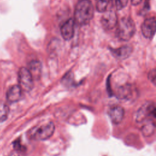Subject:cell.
I'll use <instances>...</instances> for the list:
<instances>
[{"label":"cell","instance_id":"1","mask_svg":"<svg viewBox=\"0 0 156 156\" xmlns=\"http://www.w3.org/2000/svg\"><path fill=\"white\" fill-rule=\"evenodd\" d=\"M93 6L90 0H79L74 10V22L80 25L88 24L93 16Z\"/></svg>","mask_w":156,"mask_h":156},{"label":"cell","instance_id":"4","mask_svg":"<svg viewBox=\"0 0 156 156\" xmlns=\"http://www.w3.org/2000/svg\"><path fill=\"white\" fill-rule=\"evenodd\" d=\"M155 107L152 102H147L137 110L135 115V119L136 122H143L148 120L149 118H155Z\"/></svg>","mask_w":156,"mask_h":156},{"label":"cell","instance_id":"12","mask_svg":"<svg viewBox=\"0 0 156 156\" xmlns=\"http://www.w3.org/2000/svg\"><path fill=\"white\" fill-rule=\"evenodd\" d=\"M133 92V87L131 85H124L118 88L116 91V96L118 98L122 99H127L130 98Z\"/></svg>","mask_w":156,"mask_h":156},{"label":"cell","instance_id":"7","mask_svg":"<svg viewBox=\"0 0 156 156\" xmlns=\"http://www.w3.org/2000/svg\"><path fill=\"white\" fill-rule=\"evenodd\" d=\"M156 21L154 16L146 19L143 23L141 29L143 36L148 39H151L155 32Z\"/></svg>","mask_w":156,"mask_h":156},{"label":"cell","instance_id":"9","mask_svg":"<svg viewBox=\"0 0 156 156\" xmlns=\"http://www.w3.org/2000/svg\"><path fill=\"white\" fill-rule=\"evenodd\" d=\"M74 32V21L73 18L67 20L60 27L61 35L65 40L72 38Z\"/></svg>","mask_w":156,"mask_h":156},{"label":"cell","instance_id":"17","mask_svg":"<svg viewBox=\"0 0 156 156\" xmlns=\"http://www.w3.org/2000/svg\"><path fill=\"white\" fill-rule=\"evenodd\" d=\"M128 0H115V4L117 10H121L126 7Z\"/></svg>","mask_w":156,"mask_h":156},{"label":"cell","instance_id":"2","mask_svg":"<svg viewBox=\"0 0 156 156\" xmlns=\"http://www.w3.org/2000/svg\"><path fill=\"white\" fill-rule=\"evenodd\" d=\"M55 130L54 124L51 121L42 122L29 131V137L36 141H43L49 138Z\"/></svg>","mask_w":156,"mask_h":156},{"label":"cell","instance_id":"19","mask_svg":"<svg viewBox=\"0 0 156 156\" xmlns=\"http://www.w3.org/2000/svg\"><path fill=\"white\" fill-rule=\"evenodd\" d=\"M142 1V0H131V4L133 5H137Z\"/></svg>","mask_w":156,"mask_h":156},{"label":"cell","instance_id":"10","mask_svg":"<svg viewBox=\"0 0 156 156\" xmlns=\"http://www.w3.org/2000/svg\"><path fill=\"white\" fill-rule=\"evenodd\" d=\"M112 55L117 59L123 60L128 58L132 52V47L130 45H124L116 49H111Z\"/></svg>","mask_w":156,"mask_h":156},{"label":"cell","instance_id":"15","mask_svg":"<svg viewBox=\"0 0 156 156\" xmlns=\"http://www.w3.org/2000/svg\"><path fill=\"white\" fill-rule=\"evenodd\" d=\"M112 0H96V9L99 12H105L109 10V7L112 4Z\"/></svg>","mask_w":156,"mask_h":156},{"label":"cell","instance_id":"6","mask_svg":"<svg viewBox=\"0 0 156 156\" xmlns=\"http://www.w3.org/2000/svg\"><path fill=\"white\" fill-rule=\"evenodd\" d=\"M101 23L102 27L106 30L114 29L118 24L117 15L116 13L111 10L104 12L101 18Z\"/></svg>","mask_w":156,"mask_h":156},{"label":"cell","instance_id":"11","mask_svg":"<svg viewBox=\"0 0 156 156\" xmlns=\"http://www.w3.org/2000/svg\"><path fill=\"white\" fill-rule=\"evenodd\" d=\"M22 96V90L18 85L12 86L7 91L6 99L11 103L16 102L20 100Z\"/></svg>","mask_w":156,"mask_h":156},{"label":"cell","instance_id":"20","mask_svg":"<svg viewBox=\"0 0 156 156\" xmlns=\"http://www.w3.org/2000/svg\"><path fill=\"white\" fill-rule=\"evenodd\" d=\"M9 156H21V155L19 152V151H14V152H12Z\"/></svg>","mask_w":156,"mask_h":156},{"label":"cell","instance_id":"3","mask_svg":"<svg viewBox=\"0 0 156 156\" xmlns=\"http://www.w3.org/2000/svg\"><path fill=\"white\" fill-rule=\"evenodd\" d=\"M117 35L122 41H128L135 34L136 28L133 20L129 17L122 18L117 24Z\"/></svg>","mask_w":156,"mask_h":156},{"label":"cell","instance_id":"18","mask_svg":"<svg viewBox=\"0 0 156 156\" xmlns=\"http://www.w3.org/2000/svg\"><path fill=\"white\" fill-rule=\"evenodd\" d=\"M148 78L149 80L154 84L155 85L156 82V71L155 69H151L148 74Z\"/></svg>","mask_w":156,"mask_h":156},{"label":"cell","instance_id":"5","mask_svg":"<svg viewBox=\"0 0 156 156\" xmlns=\"http://www.w3.org/2000/svg\"><path fill=\"white\" fill-rule=\"evenodd\" d=\"M18 83L22 91L29 92L33 88L34 79L27 68L21 67L19 69Z\"/></svg>","mask_w":156,"mask_h":156},{"label":"cell","instance_id":"16","mask_svg":"<svg viewBox=\"0 0 156 156\" xmlns=\"http://www.w3.org/2000/svg\"><path fill=\"white\" fill-rule=\"evenodd\" d=\"M9 113V107L7 104L2 101H0V123L5 121Z\"/></svg>","mask_w":156,"mask_h":156},{"label":"cell","instance_id":"13","mask_svg":"<svg viewBox=\"0 0 156 156\" xmlns=\"http://www.w3.org/2000/svg\"><path fill=\"white\" fill-rule=\"evenodd\" d=\"M30 73L34 80V79H38L41 75V65L38 60H32L29 64V68H27Z\"/></svg>","mask_w":156,"mask_h":156},{"label":"cell","instance_id":"14","mask_svg":"<svg viewBox=\"0 0 156 156\" xmlns=\"http://www.w3.org/2000/svg\"><path fill=\"white\" fill-rule=\"evenodd\" d=\"M155 122L154 121H148L146 122L141 128V132L144 136H150L155 132Z\"/></svg>","mask_w":156,"mask_h":156},{"label":"cell","instance_id":"8","mask_svg":"<svg viewBox=\"0 0 156 156\" xmlns=\"http://www.w3.org/2000/svg\"><path fill=\"white\" fill-rule=\"evenodd\" d=\"M108 115L113 123L118 124L123 119L124 110L119 105H114L109 108L108 111Z\"/></svg>","mask_w":156,"mask_h":156}]
</instances>
